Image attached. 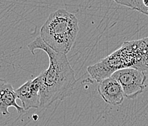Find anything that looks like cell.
<instances>
[{"mask_svg": "<svg viewBox=\"0 0 148 126\" xmlns=\"http://www.w3.org/2000/svg\"><path fill=\"white\" fill-rule=\"evenodd\" d=\"M27 47L32 55H35L36 50H43L49 58V68L40 73L42 85L40 90V107L45 108L57 100L68 96L77 80L66 55L51 49L40 37L29 44Z\"/></svg>", "mask_w": 148, "mask_h": 126, "instance_id": "1", "label": "cell"}, {"mask_svg": "<svg viewBox=\"0 0 148 126\" xmlns=\"http://www.w3.org/2000/svg\"><path fill=\"white\" fill-rule=\"evenodd\" d=\"M79 31L76 16L64 9L51 13L40 29L41 39L51 49L66 55L71 51Z\"/></svg>", "mask_w": 148, "mask_h": 126, "instance_id": "2", "label": "cell"}, {"mask_svg": "<svg viewBox=\"0 0 148 126\" xmlns=\"http://www.w3.org/2000/svg\"><path fill=\"white\" fill-rule=\"evenodd\" d=\"M123 90L125 97L134 99L143 92L145 87L147 76L145 72L133 68H122L112 75Z\"/></svg>", "mask_w": 148, "mask_h": 126, "instance_id": "3", "label": "cell"}, {"mask_svg": "<svg viewBox=\"0 0 148 126\" xmlns=\"http://www.w3.org/2000/svg\"><path fill=\"white\" fill-rule=\"evenodd\" d=\"M42 85V75L40 74L34 79H29L15 90L17 98L22 103L24 111L38 109L40 106V90Z\"/></svg>", "mask_w": 148, "mask_h": 126, "instance_id": "4", "label": "cell"}, {"mask_svg": "<svg viewBox=\"0 0 148 126\" xmlns=\"http://www.w3.org/2000/svg\"><path fill=\"white\" fill-rule=\"evenodd\" d=\"M98 92L108 104L119 106L124 101L125 96L121 86L112 77L100 82L98 86Z\"/></svg>", "mask_w": 148, "mask_h": 126, "instance_id": "5", "label": "cell"}, {"mask_svg": "<svg viewBox=\"0 0 148 126\" xmlns=\"http://www.w3.org/2000/svg\"><path fill=\"white\" fill-rule=\"evenodd\" d=\"M17 96L13 86L6 80L0 79V114L3 116L10 115L9 107L16 108L18 113L25 112L21 106L18 105Z\"/></svg>", "mask_w": 148, "mask_h": 126, "instance_id": "6", "label": "cell"}, {"mask_svg": "<svg viewBox=\"0 0 148 126\" xmlns=\"http://www.w3.org/2000/svg\"><path fill=\"white\" fill-rule=\"evenodd\" d=\"M115 2L148 16V0H115Z\"/></svg>", "mask_w": 148, "mask_h": 126, "instance_id": "7", "label": "cell"}]
</instances>
